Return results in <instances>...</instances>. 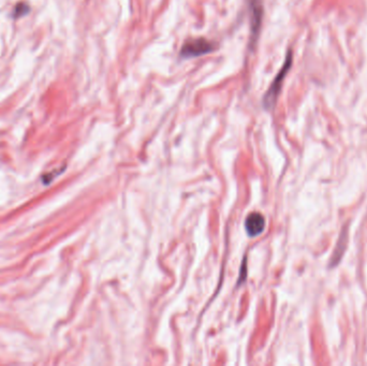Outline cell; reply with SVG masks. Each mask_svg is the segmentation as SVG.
<instances>
[{
  "mask_svg": "<svg viewBox=\"0 0 367 366\" xmlns=\"http://www.w3.org/2000/svg\"><path fill=\"white\" fill-rule=\"evenodd\" d=\"M29 11H30V8H29V6L25 3H21V4H17L14 7L12 15L14 18H19V17L25 16L26 14H28Z\"/></svg>",
  "mask_w": 367,
  "mask_h": 366,
  "instance_id": "obj_5",
  "label": "cell"
},
{
  "mask_svg": "<svg viewBox=\"0 0 367 366\" xmlns=\"http://www.w3.org/2000/svg\"><path fill=\"white\" fill-rule=\"evenodd\" d=\"M215 50L216 44L214 42L205 39V38H196V39H189L182 44L179 55L181 58L190 59L207 55Z\"/></svg>",
  "mask_w": 367,
  "mask_h": 366,
  "instance_id": "obj_2",
  "label": "cell"
},
{
  "mask_svg": "<svg viewBox=\"0 0 367 366\" xmlns=\"http://www.w3.org/2000/svg\"><path fill=\"white\" fill-rule=\"evenodd\" d=\"M249 18H250V46H255L261 30L263 18V3L262 0H247Z\"/></svg>",
  "mask_w": 367,
  "mask_h": 366,
  "instance_id": "obj_3",
  "label": "cell"
},
{
  "mask_svg": "<svg viewBox=\"0 0 367 366\" xmlns=\"http://www.w3.org/2000/svg\"><path fill=\"white\" fill-rule=\"evenodd\" d=\"M265 218L260 213H251L245 221L246 232L250 237H257L264 231Z\"/></svg>",
  "mask_w": 367,
  "mask_h": 366,
  "instance_id": "obj_4",
  "label": "cell"
},
{
  "mask_svg": "<svg viewBox=\"0 0 367 366\" xmlns=\"http://www.w3.org/2000/svg\"><path fill=\"white\" fill-rule=\"evenodd\" d=\"M291 66H292V53H291V51H289L286 56V59L282 67V69L279 70V72L275 76V79L273 80L272 84L269 85V87L263 97L262 103H263V107L266 110H270L275 107L276 101L279 97L280 90H282V87H283V83L285 81V78L288 74L290 68H291Z\"/></svg>",
  "mask_w": 367,
  "mask_h": 366,
  "instance_id": "obj_1",
  "label": "cell"
}]
</instances>
